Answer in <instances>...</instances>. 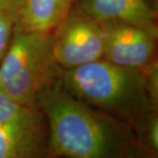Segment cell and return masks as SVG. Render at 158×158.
<instances>
[{"label":"cell","instance_id":"9","mask_svg":"<svg viewBox=\"0 0 158 158\" xmlns=\"http://www.w3.org/2000/svg\"><path fill=\"white\" fill-rule=\"evenodd\" d=\"M15 24L16 19L14 18L0 13V62L9 47Z\"/></svg>","mask_w":158,"mask_h":158},{"label":"cell","instance_id":"14","mask_svg":"<svg viewBox=\"0 0 158 158\" xmlns=\"http://www.w3.org/2000/svg\"><path fill=\"white\" fill-rule=\"evenodd\" d=\"M72 1H73V2H74V1H76V0H72Z\"/></svg>","mask_w":158,"mask_h":158},{"label":"cell","instance_id":"8","mask_svg":"<svg viewBox=\"0 0 158 158\" xmlns=\"http://www.w3.org/2000/svg\"><path fill=\"white\" fill-rule=\"evenodd\" d=\"M72 0H24L14 31L50 34L70 11Z\"/></svg>","mask_w":158,"mask_h":158},{"label":"cell","instance_id":"12","mask_svg":"<svg viewBox=\"0 0 158 158\" xmlns=\"http://www.w3.org/2000/svg\"><path fill=\"white\" fill-rule=\"evenodd\" d=\"M24 0H0V13L14 18L17 21Z\"/></svg>","mask_w":158,"mask_h":158},{"label":"cell","instance_id":"3","mask_svg":"<svg viewBox=\"0 0 158 158\" xmlns=\"http://www.w3.org/2000/svg\"><path fill=\"white\" fill-rule=\"evenodd\" d=\"M61 71L52 54L50 34L14 31L0 62V90L20 106L39 107Z\"/></svg>","mask_w":158,"mask_h":158},{"label":"cell","instance_id":"2","mask_svg":"<svg viewBox=\"0 0 158 158\" xmlns=\"http://www.w3.org/2000/svg\"><path fill=\"white\" fill-rule=\"evenodd\" d=\"M147 69L124 68L102 58L62 69L60 80L80 100L132 126L155 109L151 100L155 99L157 72L153 67L148 76Z\"/></svg>","mask_w":158,"mask_h":158},{"label":"cell","instance_id":"5","mask_svg":"<svg viewBox=\"0 0 158 158\" xmlns=\"http://www.w3.org/2000/svg\"><path fill=\"white\" fill-rule=\"evenodd\" d=\"M100 24L106 60L124 68L141 70L152 64L156 32L126 23Z\"/></svg>","mask_w":158,"mask_h":158},{"label":"cell","instance_id":"1","mask_svg":"<svg viewBox=\"0 0 158 158\" xmlns=\"http://www.w3.org/2000/svg\"><path fill=\"white\" fill-rule=\"evenodd\" d=\"M48 128V156L124 158L135 140L132 126L80 100L60 78L40 98Z\"/></svg>","mask_w":158,"mask_h":158},{"label":"cell","instance_id":"6","mask_svg":"<svg viewBox=\"0 0 158 158\" xmlns=\"http://www.w3.org/2000/svg\"><path fill=\"white\" fill-rule=\"evenodd\" d=\"M48 128L42 111L28 107L0 123V158H48Z\"/></svg>","mask_w":158,"mask_h":158},{"label":"cell","instance_id":"4","mask_svg":"<svg viewBox=\"0 0 158 158\" xmlns=\"http://www.w3.org/2000/svg\"><path fill=\"white\" fill-rule=\"evenodd\" d=\"M52 32V54L60 68L70 69L104 58L101 24L79 8L69 11Z\"/></svg>","mask_w":158,"mask_h":158},{"label":"cell","instance_id":"10","mask_svg":"<svg viewBox=\"0 0 158 158\" xmlns=\"http://www.w3.org/2000/svg\"><path fill=\"white\" fill-rule=\"evenodd\" d=\"M27 108L28 107L20 106L13 101L3 90H0V123L17 116Z\"/></svg>","mask_w":158,"mask_h":158},{"label":"cell","instance_id":"7","mask_svg":"<svg viewBox=\"0 0 158 158\" xmlns=\"http://www.w3.org/2000/svg\"><path fill=\"white\" fill-rule=\"evenodd\" d=\"M79 9L99 23H126L156 32V14L147 0H81Z\"/></svg>","mask_w":158,"mask_h":158},{"label":"cell","instance_id":"13","mask_svg":"<svg viewBox=\"0 0 158 158\" xmlns=\"http://www.w3.org/2000/svg\"><path fill=\"white\" fill-rule=\"evenodd\" d=\"M48 158H69L65 156H48Z\"/></svg>","mask_w":158,"mask_h":158},{"label":"cell","instance_id":"11","mask_svg":"<svg viewBox=\"0 0 158 158\" xmlns=\"http://www.w3.org/2000/svg\"><path fill=\"white\" fill-rule=\"evenodd\" d=\"M124 158H157V152L143 147L135 139L127 149Z\"/></svg>","mask_w":158,"mask_h":158}]
</instances>
